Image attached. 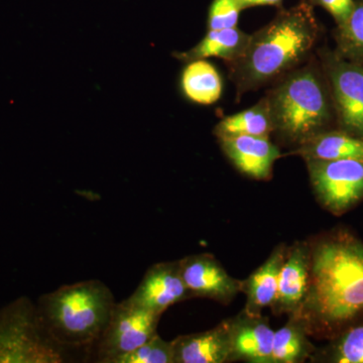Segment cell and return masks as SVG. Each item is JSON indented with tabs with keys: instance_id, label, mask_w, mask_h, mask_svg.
Returning <instances> with one entry per match:
<instances>
[{
	"instance_id": "cell-1",
	"label": "cell",
	"mask_w": 363,
	"mask_h": 363,
	"mask_svg": "<svg viewBox=\"0 0 363 363\" xmlns=\"http://www.w3.org/2000/svg\"><path fill=\"white\" fill-rule=\"evenodd\" d=\"M310 243L309 285L296 316L310 336L331 339L363 320V241L339 228Z\"/></svg>"
},
{
	"instance_id": "cell-2",
	"label": "cell",
	"mask_w": 363,
	"mask_h": 363,
	"mask_svg": "<svg viewBox=\"0 0 363 363\" xmlns=\"http://www.w3.org/2000/svg\"><path fill=\"white\" fill-rule=\"evenodd\" d=\"M313 7L306 0L281 9L271 23L250 35L240 58L226 63L238 94L283 77L307 58L320 30Z\"/></svg>"
},
{
	"instance_id": "cell-3",
	"label": "cell",
	"mask_w": 363,
	"mask_h": 363,
	"mask_svg": "<svg viewBox=\"0 0 363 363\" xmlns=\"http://www.w3.org/2000/svg\"><path fill=\"white\" fill-rule=\"evenodd\" d=\"M116 298L101 281L89 279L45 294L37 305L40 323L64 350H89L104 333Z\"/></svg>"
},
{
	"instance_id": "cell-4",
	"label": "cell",
	"mask_w": 363,
	"mask_h": 363,
	"mask_svg": "<svg viewBox=\"0 0 363 363\" xmlns=\"http://www.w3.org/2000/svg\"><path fill=\"white\" fill-rule=\"evenodd\" d=\"M266 99L272 133L296 147L336 123L330 88L316 63L294 69L279 78Z\"/></svg>"
},
{
	"instance_id": "cell-5",
	"label": "cell",
	"mask_w": 363,
	"mask_h": 363,
	"mask_svg": "<svg viewBox=\"0 0 363 363\" xmlns=\"http://www.w3.org/2000/svg\"><path fill=\"white\" fill-rule=\"evenodd\" d=\"M67 352L48 335L28 298L0 309V363H61Z\"/></svg>"
},
{
	"instance_id": "cell-6",
	"label": "cell",
	"mask_w": 363,
	"mask_h": 363,
	"mask_svg": "<svg viewBox=\"0 0 363 363\" xmlns=\"http://www.w3.org/2000/svg\"><path fill=\"white\" fill-rule=\"evenodd\" d=\"M317 201L341 216L363 200V160H305Z\"/></svg>"
},
{
	"instance_id": "cell-7",
	"label": "cell",
	"mask_w": 363,
	"mask_h": 363,
	"mask_svg": "<svg viewBox=\"0 0 363 363\" xmlns=\"http://www.w3.org/2000/svg\"><path fill=\"white\" fill-rule=\"evenodd\" d=\"M320 62L330 88L338 130L363 140V64L322 49Z\"/></svg>"
},
{
	"instance_id": "cell-8",
	"label": "cell",
	"mask_w": 363,
	"mask_h": 363,
	"mask_svg": "<svg viewBox=\"0 0 363 363\" xmlns=\"http://www.w3.org/2000/svg\"><path fill=\"white\" fill-rule=\"evenodd\" d=\"M162 315L131 304L116 303L108 324L94 345L96 362L114 363L156 335Z\"/></svg>"
},
{
	"instance_id": "cell-9",
	"label": "cell",
	"mask_w": 363,
	"mask_h": 363,
	"mask_svg": "<svg viewBox=\"0 0 363 363\" xmlns=\"http://www.w3.org/2000/svg\"><path fill=\"white\" fill-rule=\"evenodd\" d=\"M182 279L192 298H206L229 304L241 292V281L233 278L210 253L179 260Z\"/></svg>"
},
{
	"instance_id": "cell-10",
	"label": "cell",
	"mask_w": 363,
	"mask_h": 363,
	"mask_svg": "<svg viewBox=\"0 0 363 363\" xmlns=\"http://www.w3.org/2000/svg\"><path fill=\"white\" fill-rule=\"evenodd\" d=\"M192 298L182 279L179 260L157 262L147 269L135 289L126 298L131 304L162 315L171 306Z\"/></svg>"
},
{
	"instance_id": "cell-11",
	"label": "cell",
	"mask_w": 363,
	"mask_h": 363,
	"mask_svg": "<svg viewBox=\"0 0 363 363\" xmlns=\"http://www.w3.org/2000/svg\"><path fill=\"white\" fill-rule=\"evenodd\" d=\"M311 264L310 241H296L286 250L285 262L279 276L278 293L271 309L276 315H296L302 307Z\"/></svg>"
},
{
	"instance_id": "cell-12",
	"label": "cell",
	"mask_w": 363,
	"mask_h": 363,
	"mask_svg": "<svg viewBox=\"0 0 363 363\" xmlns=\"http://www.w3.org/2000/svg\"><path fill=\"white\" fill-rule=\"evenodd\" d=\"M217 140L233 166L255 180H269L274 162L281 157L279 147L267 136H222Z\"/></svg>"
},
{
	"instance_id": "cell-13",
	"label": "cell",
	"mask_w": 363,
	"mask_h": 363,
	"mask_svg": "<svg viewBox=\"0 0 363 363\" xmlns=\"http://www.w3.org/2000/svg\"><path fill=\"white\" fill-rule=\"evenodd\" d=\"M228 321L233 362L271 363L274 331L269 318L241 311Z\"/></svg>"
},
{
	"instance_id": "cell-14",
	"label": "cell",
	"mask_w": 363,
	"mask_h": 363,
	"mask_svg": "<svg viewBox=\"0 0 363 363\" xmlns=\"http://www.w3.org/2000/svg\"><path fill=\"white\" fill-rule=\"evenodd\" d=\"M172 342L174 363L233 362L228 319L210 330L178 336Z\"/></svg>"
},
{
	"instance_id": "cell-15",
	"label": "cell",
	"mask_w": 363,
	"mask_h": 363,
	"mask_svg": "<svg viewBox=\"0 0 363 363\" xmlns=\"http://www.w3.org/2000/svg\"><path fill=\"white\" fill-rule=\"evenodd\" d=\"M286 245H278L264 264L245 281H241V292L247 296L243 312L252 316L262 315V310L271 308L278 293L279 276L285 262Z\"/></svg>"
},
{
	"instance_id": "cell-16",
	"label": "cell",
	"mask_w": 363,
	"mask_h": 363,
	"mask_svg": "<svg viewBox=\"0 0 363 363\" xmlns=\"http://www.w3.org/2000/svg\"><path fill=\"white\" fill-rule=\"evenodd\" d=\"M290 154L304 160H363V140L331 128L301 143Z\"/></svg>"
},
{
	"instance_id": "cell-17",
	"label": "cell",
	"mask_w": 363,
	"mask_h": 363,
	"mask_svg": "<svg viewBox=\"0 0 363 363\" xmlns=\"http://www.w3.org/2000/svg\"><path fill=\"white\" fill-rule=\"evenodd\" d=\"M250 35L238 28L208 30L206 35L199 44L187 52H176L174 56L180 61L189 63L195 60L216 57L226 63L240 58L247 49Z\"/></svg>"
},
{
	"instance_id": "cell-18",
	"label": "cell",
	"mask_w": 363,
	"mask_h": 363,
	"mask_svg": "<svg viewBox=\"0 0 363 363\" xmlns=\"http://www.w3.org/2000/svg\"><path fill=\"white\" fill-rule=\"evenodd\" d=\"M289 317L288 322L274 331L271 363L303 362L316 352L302 319L296 315Z\"/></svg>"
},
{
	"instance_id": "cell-19",
	"label": "cell",
	"mask_w": 363,
	"mask_h": 363,
	"mask_svg": "<svg viewBox=\"0 0 363 363\" xmlns=\"http://www.w3.org/2000/svg\"><path fill=\"white\" fill-rule=\"evenodd\" d=\"M181 87L184 94L195 104L209 105L218 101L222 80L213 65L205 60L189 62L182 72Z\"/></svg>"
},
{
	"instance_id": "cell-20",
	"label": "cell",
	"mask_w": 363,
	"mask_h": 363,
	"mask_svg": "<svg viewBox=\"0 0 363 363\" xmlns=\"http://www.w3.org/2000/svg\"><path fill=\"white\" fill-rule=\"evenodd\" d=\"M214 135L222 136H267L272 133V123L266 97L247 111L224 117L216 124Z\"/></svg>"
},
{
	"instance_id": "cell-21",
	"label": "cell",
	"mask_w": 363,
	"mask_h": 363,
	"mask_svg": "<svg viewBox=\"0 0 363 363\" xmlns=\"http://www.w3.org/2000/svg\"><path fill=\"white\" fill-rule=\"evenodd\" d=\"M339 56L363 64V0H355L350 18L333 32Z\"/></svg>"
},
{
	"instance_id": "cell-22",
	"label": "cell",
	"mask_w": 363,
	"mask_h": 363,
	"mask_svg": "<svg viewBox=\"0 0 363 363\" xmlns=\"http://www.w3.org/2000/svg\"><path fill=\"white\" fill-rule=\"evenodd\" d=\"M319 354L320 362L363 363V320L331 338Z\"/></svg>"
},
{
	"instance_id": "cell-23",
	"label": "cell",
	"mask_w": 363,
	"mask_h": 363,
	"mask_svg": "<svg viewBox=\"0 0 363 363\" xmlns=\"http://www.w3.org/2000/svg\"><path fill=\"white\" fill-rule=\"evenodd\" d=\"M114 363H174L173 342L156 334L136 350L117 358Z\"/></svg>"
},
{
	"instance_id": "cell-24",
	"label": "cell",
	"mask_w": 363,
	"mask_h": 363,
	"mask_svg": "<svg viewBox=\"0 0 363 363\" xmlns=\"http://www.w3.org/2000/svg\"><path fill=\"white\" fill-rule=\"evenodd\" d=\"M240 11V0H213L208 14V30L235 28Z\"/></svg>"
},
{
	"instance_id": "cell-25",
	"label": "cell",
	"mask_w": 363,
	"mask_h": 363,
	"mask_svg": "<svg viewBox=\"0 0 363 363\" xmlns=\"http://www.w3.org/2000/svg\"><path fill=\"white\" fill-rule=\"evenodd\" d=\"M313 6L323 7L325 11L331 14L336 26L342 25L350 18L354 7L355 0H307Z\"/></svg>"
},
{
	"instance_id": "cell-26",
	"label": "cell",
	"mask_w": 363,
	"mask_h": 363,
	"mask_svg": "<svg viewBox=\"0 0 363 363\" xmlns=\"http://www.w3.org/2000/svg\"><path fill=\"white\" fill-rule=\"evenodd\" d=\"M283 0H240L241 9H247L248 7L260 6H279Z\"/></svg>"
}]
</instances>
